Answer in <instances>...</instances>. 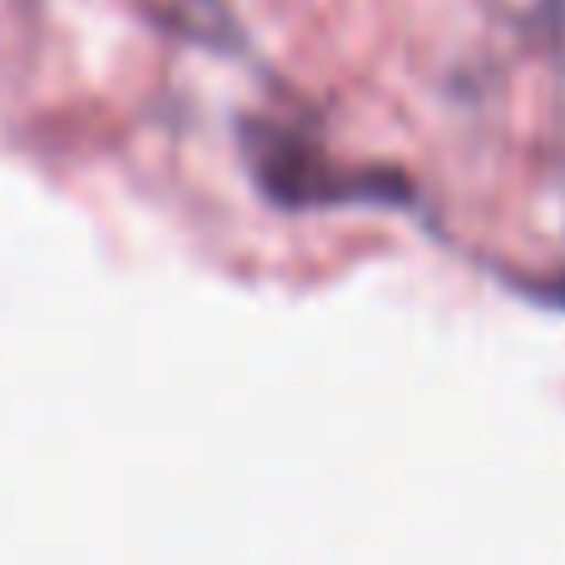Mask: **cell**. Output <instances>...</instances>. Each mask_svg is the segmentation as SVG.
<instances>
[{"mask_svg":"<svg viewBox=\"0 0 565 565\" xmlns=\"http://www.w3.org/2000/svg\"><path fill=\"white\" fill-rule=\"evenodd\" d=\"M244 145L254 179L282 209H328V204H412V184L397 169H348L332 164L302 135L244 119Z\"/></svg>","mask_w":565,"mask_h":565,"instance_id":"cell-1","label":"cell"}]
</instances>
